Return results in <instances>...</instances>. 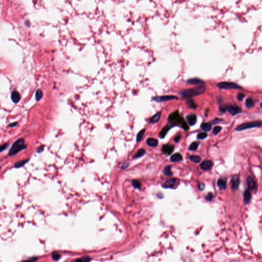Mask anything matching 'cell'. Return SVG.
Wrapping results in <instances>:
<instances>
[{"instance_id":"obj_1","label":"cell","mask_w":262,"mask_h":262,"mask_svg":"<svg viewBox=\"0 0 262 262\" xmlns=\"http://www.w3.org/2000/svg\"><path fill=\"white\" fill-rule=\"evenodd\" d=\"M205 90L206 88L204 85L199 86L192 89L182 90L179 92V95L184 98H188L202 94L205 92Z\"/></svg>"},{"instance_id":"obj_2","label":"cell","mask_w":262,"mask_h":262,"mask_svg":"<svg viewBox=\"0 0 262 262\" xmlns=\"http://www.w3.org/2000/svg\"><path fill=\"white\" fill-rule=\"evenodd\" d=\"M27 145L25 144V140L23 138H20L16 141L9 150L8 155L12 156L16 155L20 152L27 148Z\"/></svg>"},{"instance_id":"obj_3","label":"cell","mask_w":262,"mask_h":262,"mask_svg":"<svg viewBox=\"0 0 262 262\" xmlns=\"http://www.w3.org/2000/svg\"><path fill=\"white\" fill-rule=\"evenodd\" d=\"M262 125V122L260 121H253L250 122H247L240 125L236 128V131H241L248 129H251L256 127H260Z\"/></svg>"},{"instance_id":"obj_4","label":"cell","mask_w":262,"mask_h":262,"mask_svg":"<svg viewBox=\"0 0 262 262\" xmlns=\"http://www.w3.org/2000/svg\"><path fill=\"white\" fill-rule=\"evenodd\" d=\"M217 87L222 89H240L242 88L239 85L231 82H223L219 83Z\"/></svg>"},{"instance_id":"obj_5","label":"cell","mask_w":262,"mask_h":262,"mask_svg":"<svg viewBox=\"0 0 262 262\" xmlns=\"http://www.w3.org/2000/svg\"><path fill=\"white\" fill-rule=\"evenodd\" d=\"M178 98L173 95H165V96H156L153 97V100H155L156 102L158 103H161L163 101H169L171 100H177Z\"/></svg>"},{"instance_id":"obj_6","label":"cell","mask_w":262,"mask_h":262,"mask_svg":"<svg viewBox=\"0 0 262 262\" xmlns=\"http://www.w3.org/2000/svg\"><path fill=\"white\" fill-rule=\"evenodd\" d=\"M225 108L226 111H228L232 115H235L240 113L242 111L240 107L236 105L225 106Z\"/></svg>"},{"instance_id":"obj_7","label":"cell","mask_w":262,"mask_h":262,"mask_svg":"<svg viewBox=\"0 0 262 262\" xmlns=\"http://www.w3.org/2000/svg\"><path fill=\"white\" fill-rule=\"evenodd\" d=\"M177 182L178 180L176 179H170L162 185V187L165 188H174L177 184Z\"/></svg>"},{"instance_id":"obj_8","label":"cell","mask_w":262,"mask_h":262,"mask_svg":"<svg viewBox=\"0 0 262 262\" xmlns=\"http://www.w3.org/2000/svg\"><path fill=\"white\" fill-rule=\"evenodd\" d=\"M213 166V163L210 160L204 161L200 165V168L202 170L208 171L210 170Z\"/></svg>"},{"instance_id":"obj_9","label":"cell","mask_w":262,"mask_h":262,"mask_svg":"<svg viewBox=\"0 0 262 262\" xmlns=\"http://www.w3.org/2000/svg\"><path fill=\"white\" fill-rule=\"evenodd\" d=\"M231 184L232 190L236 191L238 188L240 184V179L238 176L236 175L232 177L231 180Z\"/></svg>"},{"instance_id":"obj_10","label":"cell","mask_w":262,"mask_h":262,"mask_svg":"<svg viewBox=\"0 0 262 262\" xmlns=\"http://www.w3.org/2000/svg\"><path fill=\"white\" fill-rule=\"evenodd\" d=\"M174 150V147L172 145L165 144L162 148V151L163 153L167 155H170L173 152Z\"/></svg>"},{"instance_id":"obj_11","label":"cell","mask_w":262,"mask_h":262,"mask_svg":"<svg viewBox=\"0 0 262 262\" xmlns=\"http://www.w3.org/2000/svg\"><path fill=\"white\" fill-rule=\"evenodd\" d=\"M187 83L190 85H193L202 86L205 85V83L204 81L197 78H194L188 79L187 81Z\"/></svg>"},{"instance_id":"obj_12","label":"cell","mask_w":262,"mask_h":262,"mask_svg":"<svg viewBox=\"0 0 262 262\" xmlns=\"http://www.w3.org/2000/svg\"><path fill=\"white\" fill-rule=\"evenodd\" d=\"M186 120L191 126H193L196 122V116L195 114H190L186 116Z\"/></svg>"},{"instance_id":"obj_13","label":"cell","mask_w":262,"mask_h":262,"mask_svg":"<svg viewBox=\"0 0 262 262\" xmlns=\"http://www.w3.org/2000/svg\"><path fill=\"white\" fill-rule=\"evenodd\" d=\"M246 181H247V184L248 186V188L250 190H254L256 189L257 184H256L255 181H254V180L251 177H248L247 178Z\"/></svg>"},{"instance_id":"obj_14","label":"cell","mask_w":262,"mask_h":262,"mask_svg":"<svg viewBox=\"0 0 262 262\" xmlns=\"http://www.w3.org/2000/svg\"><path fill=\"white\" fill-rule=\"evenodd\" d=\"M217 185L221 190L224 191L226 188L227 181L225 178H220L217 181Z\"/></svg>"},{"instance_id":"obj_15","label":"cell","mask_w":262,"mask_h":262,"mask_svg":"<svg viewBox=\"0 0 262 262\" xmlns=\"http://www.w3.org/2000/svg\"><path fill=\"white\" fill-rule=\"evenodd\" d=\"M11 98L13 103H18L21 99V96L20 93L17 91H13L11 94Z\"/></svg>"},{"instance_id":"obj_16","label":"cell","mask_w":262,"mask_h":262,"mask_svg":"<svg viewBox=\"0 0 262 262\" xmlns=\"http://www.w3.org/2000/svg\"><path fill=\"white\" fill-rule=\"evenodd\" d=\"M172 127H173L170 124L166 126L165 127H164L162 129V130H161V131L160 133V134H159V137H160V138H164V137L166 135L167 133L170 130V129L171 128H172Z\"/></svg>"},{"instance_id":"obj_17","label":"cell","mask_w":262,"mask_h":262,"mask_svg":"<svg viewBox=\"0 0 262 262\" xmlns=\"http://www.w3.org/2000/svg\"><path fill=\"white\" fill-rule=\"evenodd\" d=\"M244 201L246 204H248L251 200V193L249 189H247L245 190L244 194Z\"/></svg>"},{"instance_id":"obj_18","label":"cell","mask_w":262,"mask_h":262,"mask_svg":"<svg viewBox=\"0 0 262 262\" xmlns=\"http://www.w3.org/2000/svg\"><path fill=\"white\" fill-rule=\"evenodd\" d=\"M147 144L151 147H155L158 144V141L157 139L153 138H149L147 140Z\"/></svg>"},{"instance_id":"obj_19","label":"cell","mask_w":262,"mask_h":262,"mask_svg":"<svg viewBox=\"0 0 262 262\" xmlns=\"http://www.w3.org/2000/svg\"><path fill=\"white\" fill-rule=\"evenodd\" d=\"M29 159H25V160H23L21 161H19L18 162H17L14 164V168H17V169L21 168L23 166H24L29 161Z\"/></svg>"},{"instance_id":"obj_20","label":"cell","mask_w":262,"mask_h":262,"mask_svg":"<svg viewBox=\"0 0 262 262\" xmlns=\"http://www.w3.org/2000/svg\"><path fill=\"white\" fill-rule=\"evenodd\" d=\"M182 160V157L179 153H176L174 154L171 158V161L172 162H179Z\"/></svg>"},{"instance_id":"obj_21","label":"cell","mask_w":262,"mask_h":262,"mask_svg":"<svg viewBox=\"0 0 262 262\" xmlns=\"http://www.w3.org/2000/svg\"><path fill=\"white\" fill-rule=\"evenodd\" d=\"M212 126L210 122H204L202 123V125H201V128L202 129V130L206 132L210 131V130L212 129Z\"/></svg>"},{"instance_id":"obj_22","label":"cell","mask_w":262,"mask_h":262,"mask_svg":"<svg viewBox=\"0 0 262 262\" xmlns=\"http://www.w3.org/2000/svg\"><path fill=\"white\" fill-rule=\"evenodd\" d=\"M161 115V112H157L155 115H154V116H153L152 117V118L150 120V122H151V123L157 122L159 120V119L160 118Z\"/></svg>"},{"instance_id":"obj_23","label":"cell","mask_w":262,"mask_h":262,"mask_svg":"<svg viewBox=\"0 0 262 262\" xmlns=\"http://www.w3.org/2000/svg\"><path fill=\"white\" fill-rule=\"evenodd\" d=\"M163 174L164 175L166 176H173V173L171 171V165H168L165 166L163 170Z\"/></svg>"},{"instance_id":"obj_24","label":"cell","mask_w":262,"mask_h":262,"mask_svg":"<svg viewBox=\"0 0 262 262\" xmlns=\"http://www.w3.org/2000/svg\"><path fill=\"white\" fill-rule=\"evenodd\" d=\"M145 153V151L143 149H140L138 150V151L136 153V154L135 155V156H134L133 158L134 159H137V158H139L141 157H142Z\"/></svg>"},{"instance_id":"obj_25","label":"cell","mask_w":262,"mask_h":262,"mask_svg":"<svg viewBox=\"0 0 262 262\" xmlns=\"http://www.w3.org/2000/svg\"><path fill=\"white\" fill-rule=\"evenodd\" d=\"M186 104H187V105L188 106V107H190V108H191L192 109H196V104L193 99H188L187 101Z\"/></svg>"},{"instance_id":"obj_26","label":"cell","mask_w":262,"mask_h":262,"mask_svg":"<svg viewBox=\"0 0 262 262\" xmlns=\"http://www.w3.org/2000/svg\"><path fill=\"white\" fill-rule=\"evenodd\" d=\"M245 106L247 108H250L254 106V103L253 100L251 98H248L246 100Z\"/></svg>"},{"instance_id":"obj_27","label":"cell","mask_w":262,"mask_h":262,"mask_svg":"<svg viewBox=\"0 0 262 262\" xmlns=\"http://www.w3.org/2000/svg\"><path fill=\"white\" fill-rule=\"evenodd\" d=\"M145 130L144 129L141 130L138 133V134L137 135V138H136L137 142H140L142 139L143 135L145 133Z\"/></svg>"},{"instance_id":"obj_28","label":"cell","mask_w":262,"mask_h":262,"mask_svg":"<svg viewBox=\"0 0 262 262\" xmlns=\"http://www.w3.org/2000/svg\"><path fill=\"white\" fill-rule=\"evenodd\" d=\"M43 97V92L40 89H38L35 92V98L37 101L40 100Z\"/></svg>"},{"instance_id":"obj_29","label":"cell","mask_w":262,"mask_h":262,"mask_svg":"<svg viewBox=\"0 0 262 262\" xmlns=\"http://www.w3.org/2000/svg\"><path fill=\"white\" fill-rule=\"evenodd\" d=\"M190 159L194 162H195V163H199L201 161V158L200 156H191L190 157Z\"/></svg>"},{"instance_id":"obj_30","label":"cell","mask_w":262,"mask_h":262,"mask_svg":"<svg viewBox=\"0 0 262 262\" xmlns=\"http://www.w3.org/2000/svg\"><path fill=\"white\" fill-rule=\"evenodd\" d=\"M132 185L135 188L137 189H140L141 186L140 182L137 180H134L132 181Z\"/></svg>"},{"instance_id":"obj_31","label":"cell","mask_w":262,"mask_h":262,"mask_svg":"<svg viewBox=\"0 0 262 262\" xmlns=\"http://www.w3.org/2000/svg\"><path fill=\"white\" fill-rule=\"evenodd\" d=\"M198 145L199 144L197 142H194L190 145L188 148V150L190 151H196L198 148Z\"/></svg>"},{"instance_id":"obj_32","label":"cell","mask_w":262,"mask_h":262,"mask_svg":"<svg viewBox=\"0 0 262 262\" xmlns=\"http://www.w3.org/2000/svg\"><path fill=\"white\" fill-rule=\"evenodd\" d=\"M90 261V258L89 257L86 256V257H84L82 258L77 259L75 260V262H89Z\"/></svg>"},{"instance_id":"obj_33","label":"cell","mask_w":262,"mask_h":262,"mask_svg":"<svg viewBox=\"0 0 262 262\" xmlns=\"http://www.w3.org/2000/svg\"><path fill=\"white\" fill-rule=\"evenodd\" d=\"M207 136V134L205 132L200 133L197 135V138L198 139H204L206 138Z\"/></svg>"},{"instance_id":"obj_34","label":"cell","mask_w":262,"mask_h":262,"mask_svg":"<svg viewBox=\"0 0 262 262\" xmlns=\"http://www.w3.org/2000/svg\"><path fill=\"white\" fill-rule=\"evenodd\" d=\"M52 258L53 260H54L55 261H57L60 259L61 256L60 254H59L57 252H53L52 254Z\"/></svg>"},{"instance_id":"obj_35","label":"cell","mask_w":262,"mask_h":262,"mask_svg":"<svg viewBox=\"0 0 262 262\" xmlns=\"http://www.w3.org/2000/svg\"><path fill=\"white\" fill-rule=\"evenodd\" d=\"M221 129H222V128L220 126H217V127H215L213 130V134L215 135H217L218 133L220 132V131H221Z\"/></svg>"},{"instance_id":"obj_36","label":"cell","mask_w":262,"mask_h":262,"mask_svg":"<svg viewBox=\"0 0 262 262\" xmlns=\"http://www.w3.org/2000/svg\"><path fill=\"white\" fill-rule=\"evenodd\" d=\"M245 97V94L242 93H239L237 94V99L239 101H242Z\"/></svg>"},{"instance_id":"obj_37","label":"cell","mask_w":262,"mask_h":262,"mask_svg":"<svg viewBox=\"0 0 262 262\" xmlns=\"http://www.w3.org/2000/svg\"><path fill=\"white\" fill-rule=\"evenodd\" d=\"M213 197H214V196H213V193H209L205 198H206V200H207V201H211L213 199Z\"/></svg>"},{"instance_id":"obj_38","label":"cell","mask_w":262,"mask_h":262,"mask_svg":"<svg viewBox=\"0 0 262 262\" xmlns=\"http://www.w3.org/2000/svg\"><path fill=\"white\" fill-rule=\"evenodd\" d=\"M198 188L201 191H203L205 188V184L203 183H200L198 184Z\"/></svg>"},{"instance_id":"obj_39","label":"cell","mask_w":262,"mask_h":262,"mask_svg":"<svg viewBox=\"0 0 262 262\" xmlns=\"http://www.w3.org/2000/svg\"><path fill=\"white\" fill-rule=\"evenodd\" d=\"M181 138V134H179L177 135L175 137V138H174V141H175V142H176V143H177V142H178L179 141V140H180Z\"/></svg>"},{"instance_id":"obj_40","label":"cell","mask_w":262,"mask_h":262,"mask_svg":"<svg viewBox=\"0 0 262 262\" xmlns=\"http://www.w3.org/2000/svg\"><path fill=\"white\" fill-rule=\"evenodd\" d=\"M7 146H8V143H4L3 145H2L1 147V152H3V151H4L7 148Z\"/></svg>"},{"instance_id":"obj_41","label":"cell","mask_w":262,"mask_h":262,"mask_svg":"<svg viewBox=\"0 0 262 262\" xmlns=\"http://www.w3.org/2000/svg\"><path fill=\"white\" fill-rule=\"evenodd\" d=\"M37 260V258H31L27 260H26V261H22L21 262H34L36 260Z\"/></svg>"},{"instance_id":"obj_42","label":"cell","mask_w":262,"mask_h":262,"mask_svg":"<svg viewBox=\"0 0 262 262\" xmlns=\"http://www.w3.org/2000/svg\"><path fill=\"white\" fill-rule=\"evenodd\" d=\"M44 150V145H41L40 146L37 150V152L38 153H41Z\"/></svg>"},{"instance_id":"obj_43","label":"cell","mask_w":262,"mask_h":262,"mask_svg":"<svg viewBox=\"0 0 262 262\" xmlns=\"http://www.w3.org/2000/svg\"><path fill=\"white\" fill-rule=\"evenodd\" d=\"M222 121V119H219V118H216V119H215V120H214V121H213V124H214V125H215V124H217V123H218L220 122H221V121Z\"/></svg>"},{"instance_id":"obj_44","label":"cell","mask_w":262,"mask_h":262,"mask_svg":"<svg viewBox=\"0 0 262 262\" xmlns=\"http://www.w3.org/2000/svg\"><path fill=\"white\" fill-rule=\"evenodd\" d=\"M17 124H18V123H17V122H13V123H10V124L9 125V127H10V128H14V127H15L16 126H17Z\"/></svg>"},{"instance_id":"obj_45","label":"cell","mask_w":262,"mask_h":262,"mask_svg":"<svg viewBox=\"0 0 262 262\" xmlns=\"http://www.w3.org/2000/svg\"><path fill=\"white\" fill-rule=\"evenodd\" d=\"M128 166H129V163H126V164H124V165H123L122 166V169H126L127 168H128Z\"/></svg>"},{"instance_id":"obj_46","label":"cell","mask_w":262,"mask_h":262,"mask_svg":"<svg viewBox=\"0 0 262 262\" xmlns=\"http://www.w3.org/2000/svg\"><path fill=\"white\" fill-rule=\"evenodd\" d=\"M260 106H261V108H262V103H261V105H260Z\"/></svg>"}]
</instances>
